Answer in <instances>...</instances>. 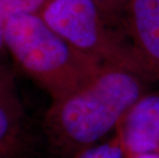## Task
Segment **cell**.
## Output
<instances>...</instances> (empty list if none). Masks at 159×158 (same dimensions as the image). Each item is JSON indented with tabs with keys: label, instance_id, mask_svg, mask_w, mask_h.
Listing matches in <instances>:
<instances>
[{
	"label": "cell",
	"instance_id": "obj_3",
	"mask_svg": "<svg viewBox=\"0 0 159 158\" xmlns=\"http://www.w3.org/2000/svg\"><path fill=\"white\" fill-rule=\"evenodd\" d=\"M39 16L79 52L150 79L130 43L112 29L113 25L93 0H49Z\"/></svg>",
	"mask_w": 159,
	"mask_h": 158
},
{
	"label": "cell",
	"instance_id": "obj_2",
	"mask_svg": "<svg viewBox=\"0 0 159 158\" xmlns=\"http://www.w3.org/2000/svg\"><path fill=\"white\" fill-rule=\"evenodd\" d=\"M4 40L16 65L48 93L52 101L78 90L105 65L73 47L39 15H19L5 20Z\"/></svg>",
	"mask_w": 159,
	"mask_h": 158
},
{
	"label": "cell",
	"instance_id": "obj_8",
	"mask_svg": "<svg viewBox=\"0 0 159 158\" xmlns=\"http://www.w3.org/2000/svg\"><path fill=\"white\" fill-rule=\"evenodd\" d=\"M72 158H124V150L116 133L110 142L90 147Z\"/></svg>",
	"mask_w": 159,
	"mask_h": 158
},
{
	"label": "cell",
	"instance_id": "obj_12",
	"mask_svg": "<svg viewBox=\"0 0 159 158\" xmlns=\"http://www.w3.org/2000/svg\"><path fill=\"white\" fill-rule=\"evenodd\" d=\"M0 158H19V157H15V156H0Z\"/></svg>",
	"mask_w": 159,
	"mask_h": 158
},
{
	"label": "cell",
	"instance_id": "obj_5",
	"mask_svg": "<svg viewBox=\"0 0 159 158\" xmlns=\"http://www.w3.org/2000/svg\"><path fill=\"white\" fill-rule=\"evenodd\" d=\"M116 129L125 155L159 153V90L145 93Z\"/></svg>",
	"mask_w": 159,
	"mask_h": 158
},
{
	"label": "cell",
	"instance_id": "obj_1",
	"mask_svg": "<svg viewBox=\"0 0 159 158\" xmlns=\"http://www.w3.org/2000/svg\"><path fill=\"white\" fill-rule=\"evenodd\" d=\"M149 81L130 69L105 64L78 90L52 101L44 116V130L53 152L72 158L96 146L148 92Z\"/></svg>",
	"mask_w": 159,
	"mask_h": 158
},
{
	"label": "cell",
	"instance_id": "obj_10",
	"mask_svg": "<svg viewBox=\"0 0 159 158\" xmlns=\"http://www.w3.org/2000/svg\"><path fill=\"white\" fill-rule=\"evenodd\" d=\"M4 28H5V20L0 16V65L5 64L4 59L6 53H7V49H6L5 40H4Z\"/></svg>",
	"mask_w": 159,
	"mask_h": 158
},
{
	"label": "cell",
	"instance_id": "obj_7",
	"mask_svg": "<svg viewBox=\"0 0 159 158\" xmlns=\"http://www.w3.org/2000/svg\"><path fill=\"white\" fill-rule=\"evenodd\" d=\"M49 0H0V16L7 20L19 15H39Z\"/></svg>",
	"mask_w": 159,
	"mask_h": 158
},
{
	"label": "cell",
	"instance_id": "obj_9",
	"mask_svg": "<svg viewBox=\"0 0 159 158\" xmlns=\"http://www.w3.org/2000/svg\"><path fill=\"white\" fill-rule=\"evenodd\" d=\"M111 24H115L122 18L128 0H93Z\"/></svg>",
	"mask_w": 159,
	"mask_h": 158
},
{
	"label": "cell",
	"instance_id": "obj_11",
	"mask_svg": "<svg viewBox=\"0 0 159 158\" xmlns=\"http://www.w3.org/2000/svg\"><path fill=\"white\" fill-rule=\"evenodd\" d=\"M124 158H159V153L150 152V153H140V154H128Z\"/></svg>",
	"mask_w": 159,
	"mask_h": 158
},
{
	"label": "cell",
	"instance_id": "obj_6",
	"mask_svg": "<svg viewBox=\"0 0 159 158\" xmlns=\"http://www.w3.org/2000/svg\"><path fill=\"white\" fill-rule=\"evenodd\" d=\"M25 133V113L11 69L0 65V156L20 157Z\"/></svg>",
	"mask_w": 159,
	"mask_h": 158
},
{
	"label": "cell",
	"instance_id": "obj_4",
	"mask_svg": "<svg viewBox=\"0 0 159 158\" xmlns=\"http://www.w3.org/2000/svg\"><path fill=\"white\" fill-rule=\"evenodd\" d=\"M121 19L148 76L159 80V0H128Z\"/></svg>",
	"mask_w": 159,
	"mask_h": 158
}]
</instances>
